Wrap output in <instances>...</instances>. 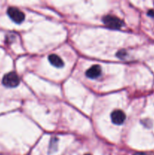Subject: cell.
<instances>
[{"label": "cell", "instance_id": "6", "mask_svg": "<svg viewBox=\"0 0 154 155\" xmlns=\"http://www.w3.org/2000/svg\"><path fill=\"white\" fill-rule=\"evenodd\" d=\"M48 60H49L50 63L53 66L56 67V68H62L63 66V62L62 59L59 56L56 55V54H51V55H49Z\"/></svg>", "mask_w": 154, "mask_h": 155}, {"label": "cell", "instance_id": "5", "mask_svg": "<svg viewBox=\"0 0 154 155\" xmlns=\"http://www.w3.org/2000/svg\"><path fill=\"white\" fill-rule=\"evenodd\" d=\"M101 74V68L99 65H93L86 71V76L90 79H95Z\"/></svg>", "mask_w": 154, "mask_h": 155}, {"label": "cell", "instance_id": "7", "mask_svg": "<svg viewBox=\"0 0 154 155\" xmlns=\"http://www.w3.org/2000/svg\"><path fill=\"white\" fill-rule=\"evenodd\" d=\"M148 15L152 17V18H154V10H149L148 12Z\"/></svg>", "mask_w": 154, "mask_h": 155}, {"label": "cell", "instance_id": "9", "mask_svg": "<svg viewBox=\"0 0 154 155\" xmlns=\"http://www.w3.org/2000/svg\"><path fill=\"white\" fill-rule=\"evenodd\" d=\"M85 155H91V154H85Z\"/></svg>", "mask_w": 154, "mask_h": 155}, {"label": "cell", "instance_id": "3", "mask_svg": "<svg viewBox=\"0 0 154 155\" xmlns=\"http://www.w3.org/2000/svg\"><path fill=\"white\" fill-rule=\"evenodd\" d=\"M8 15L10 17L11 19L14 21V22L17 23V24H21L23 22L24 20L25 15L19 9L16 8L11 7L8 9Z\"/></svg>", "mask_w": 154, "mask_h": 155}, {"label": "cell", "instance_id": "2", "mask_svg": "<svg viewBox=\"0 0 154 155\" xmlns=\"http://www.w3.org/2000/svg\"><path fill=\"white\" fill-rule=\"evenodd\" d=\"M2 83L6 87H16L20 83L19 77L17 75L16 73L10 72L4 76L2 79Z\"/></svg>", "mask_w": 154, "mask_h": 155}, {"label": "cell", "instance_id": "8", "mask_svg": "<svg viewBox=\"0 0 154 155\" xmlns=\"http://www.w3.org/2000/svg\"><path fill=\"white\" fill-rule=\"evenodd\" d=\"M134 155H148V154H146V153L138 152V153H136V154H134Z\"/></svg>", "mask_w": 154, "mask_h": 155}, {"label": "cell", "instance_id": "1", "mask_svg": "<svg viewBox=\"0 0 154 155\" xmlns=\"http://www.w3.org/2000/svg\"><path fill=\"white\" fill-rule=\"evenodd\" d=\"M103 21L106 26L111 29H115V30L120 29L124 25V23L122 20L113 15H107L104 17Z\"/></svg>", "mask_w": 154, "mask_h": 155}, {"label": "cell", "instance_id": "4", "mask_svg": "<svg viewBox=\"0 0 154 155\" xmlns=\"http://www.w3.org/2000/svg\"><path fill=\"white\" fill-rule=\"evenodd\" d=\"M112 122L116 125H121L125 120V114L122 110H116L111 114Z\"/></svg>", "mask_w": 154, "mask_h": 155}]
</instances>
